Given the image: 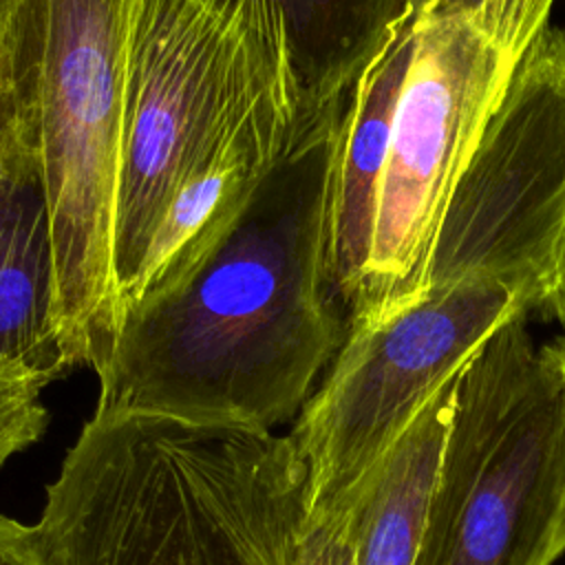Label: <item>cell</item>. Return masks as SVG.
Returning <instances> with one entry per match:
<instances>
[{
	"instance_id": "15",
	"label": "cell",
	"mask_w": 565,
	"mask_h": 565,
	"mask_svg": "<svg viewBox=\"0 0 565 565\" xmlns=\"http://www.w3.org/2000/svg\"><path fill=\"white\" fill-rule=\"evenodd\" d=\"M0 565H57L40 523L0 514Z\"/></svg>"
},
{
	"instance_id": "1",
	"label": "cell",
	"mask_w": 565,
	"mask_h": 565,
	"mask_svg": "<svg viewBox=\"0 0 565 565\" xmlns=\"http://www.w3.org/2000/svg\"><path fill=\"white\" fill-rule=\"evenodd\" d=\"M347 104L300 130L179 276L124 305L95 369V415L263 433L300 415L349 331L329 271L331 183Z\"/></svg>"
},
{
	"instance_id": "11",
	"label": "cell",
	"mask_w": 565,
	"mask_h": 565,
	"mask_svg": "<svg viewBox=\"0 0 565 565\" xmlns=\"http://www.w3.org/2000/svg\"><path fill=\"white\" fill-rule=\"evenodd\" d=\"M459 373L424 404L362 483L349 512L358 565H415Z\"/></svg>"
},
{
	"instance_id": "2",
	"label": "cell",
	"mask_w": 565,
	"mask_h": 565,
	"mask_svg": "<svg viewBox=\"0 0 565 565\" xmlns=\"http://www.w3.org/2000/svg\"><path fill=\"white\" fill-rule=\"evenodd\" d=\"M305 494L289 435L93 413L38 523L57 565H296Z\"/></svg>"
},
{
	"instance_id": "12",
	"label": "cell",
	"mask_w": 565,
	"mask_h": 565,
	"mask_svg": "<svg viewBox=\"0 0 565 565\" xmlns=\"http://www.w3.org/2000/svg\"><path fill=\"white\" fill-rule=\"evenodd\" d=\"M307 121L347 99L413 15V0H276Z\"/></svg>"
},
{
	"instance_id": "13",
	"label": "cell",
	"mask_w": 565,
	"mask_h": 565,
	"mask_svg": "<svg viewBox=\"0 0 565 565\" xmlns=\"http://www.w3.org/2000/svg\"><path fill=\"white\" fill-rule=\"evenodd\" d=\"M57 380L20 362L0 364V466L33 446L49 424L42 391Z\"/></svg>"
},
{
	"instance_id": "7",
	"label": "cell",
	"mask_w": 565,
	"mask_h": 565,
	"mask_svg": "<svg viewBox=\"0 0 565 565\" xmlns=\"http://www.w3.org/2000/svg\"><path fill=\"white\" fill-rule=\"evenodd\" d=\"M475 276L519 289L532 320L565 322L561 26L547 24L514 71L444 205L408 300Z\"/></svg>"
},
{
	"instance_id": "14",
	"label": "cell",
	"mask_w": 565,
	"mask_h": 565,
	"mask_svg": "<svg viewBox=\"0 0 565 565\" xmlns=\"http://www.w3.org/2000/svg\"><path fill=\"white\" fill-rule=\"evenodd\" d=\"M296 565H358L349 514L311 519L305 512Z\"/></svg>"
},
{
	"instance_id": "6",
	"label": "cell",
	"mask_w": 565,
	"mask_h": 565,
	"mask_svg": "<svg viewBox=\"0 0 565 565\" xmlns=\"http://www.w3.org/2000/svg\"><path fill=\"white\" fill-rule=\"evenodd\" d=\"M556 0H450L415 15L380 183L364 285L349 322L404 305L444 205Z\"/></svg>"
},
{
	"instance_id": "4",
	"label": "cell",
	"mask_w": 565,
	"mask_h": 565,
	"mask_svg": "<svg viewBox=\"0 0 565 565\" xmlns=\"http://www.w3.org/2000/svg\"><path fill=\"white\" fill-rule=\"evenodd\" d=\"M278 110L302 115L276 0L135 2L113 225L119 313L179 190Z\"/></svg>"
},
{
	"instance_id": "8",
	"label": "cell",
	"mask_w": 565,
	"mask_h": 565,
	"mask_svg": "<svg viewBox=\"0 0 565 565\" xmlns=\"http://www.w3.org/2000/svg\"><path fill=\"white\" fill-rule=\"evenodd\" d=\"M516 316L532 320L519 289L475 276L349 322L289 433L307 468V516H347L366 477L424 404Z\"/></svg>"
},
{
	"instance_id": "16",
	"label": "cell",
	"mask_w": 565,
	"mask_h": 565,
	"mask_svg": "<svg viewBox=\"0 0 565 565\" xmlns=\"http://www.w3.org/2000/svg\"><path fill=\"white\" fill-rule=\"evenodd\" d=\"M444 2H450V0H413V13H422L426 11L428 7H435V4H444Z\"/></svg>"
},
{
	"instance_id": "3",
	"label": "cell",
	"mask_w": 565,
	"mask_h": 565,
	"mask_svg": "<svg viewBox=\"0 0 565 565\" xmlns=\"http://www.w3.org/2000/svg\"><path fill=\"white\" fill-rule=\"evenodd\" d=\"M135 2L0 0V88L44 166L68 369L95 371L119 320L113 225Z\"/></svg>"
},
{
	"instance_id": "10",
	"label": "cell",
	"mask_w": 565,
	"mask_h": 565,
	"mask_svg": "<svg viewBox=\"0 0 565 565\" xmlns=\"http://www.w3.org/2000/svg\"><path fill=\"white\" fill-rule=\"evenodd\" d=\"M415 15L366 68L349 95L331 183L329 271L347 316L355 307L371 254L380 183L399 93L415 53Z\"/></svg>"
},
{
	"instance_id": "5",
	"label": "cell",
	"mask_w": 565,
	"mask_h": 565,
	"mask_svg": "<svg viewBox=\"0 0 565 565\" xmlns=\"http://www.w3.org/2000/svg\"><path fill=\"white\" fill-rule=\"evenodd\" d=\"M565 554V333L503 322L461 369L415 565H554Z\"/></svg>"
},
{
	"instance_id": "9",
	"label": "cell",
	"mask_w": 565,
	"mask_h": 565,
	"mask_svg": "<svg viewBox=\"0 0 565 565\" xmlns=\"http://www.w3.org/2000/svg\"><path fill=\"white\" fill-rule=\"evenodd\" d=\"M55 377L60 342L57 254L40 148L0 88V364Z\"/></svg>"
}]
</instances>
